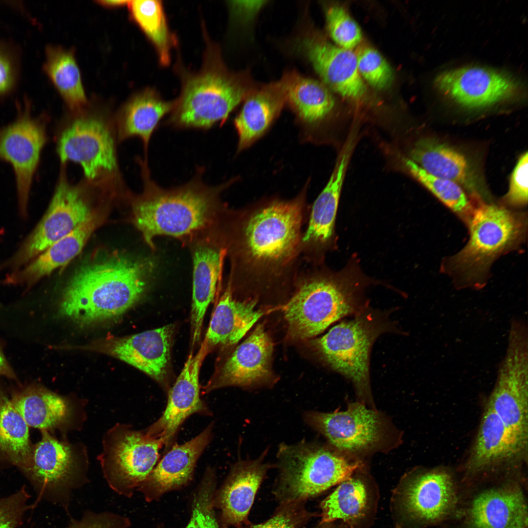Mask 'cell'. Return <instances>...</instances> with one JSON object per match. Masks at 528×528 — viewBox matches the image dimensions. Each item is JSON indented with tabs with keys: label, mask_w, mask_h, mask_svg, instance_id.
Masks as SVG:
<instances>
[{
	"label": "cell",
	"mask_w": 528,
	"mask_h": 528,
	"mask_svg": "<svg viewBox=\"0 0 528 528\" xmlns=\"http://www.w3.org/2000/svg\"><path fill=\"white\" fill-rule=\"evenodd\" d=\"M128 3L133 18L155 47L161 64L167 66L172 41L161 1L131 0Z\"/></svg>",
	"instance_id": "obj_39"
},
{
	"label": "cell",
	"mask_w": 528,
	"mask_h": 528,
	"mask_svg": "<svg viewBox=\"0 0 528 528\" xmlns=\"http://www.w3.org/2000/svg\"><path fill=\"white\" fill-rule=\"evenodd\" d=\"M459 497L451 475L441 470L415 475L404 485L402 505L412 520L426 525L436 524L451 516Z\"/></svg>",
	"instance_id": "obj_22"
},
{
	"label": "cell",
	"mask_w": 528,
	"mask_h": 528,
	"mask_svg": "<svg viewBox=\"0 0 528 528\" xmlns=\"http://www.w3.org/2000/svg\"><path fill=\"white\" fill-rule=\"evenodd\" d=\"M273 343L262 325L236 349L204 387L206 393L228 386L247 387L269 375Z\"/></svg>",
	"instance_id": "obj_25"
},
{
	"label": "cell",
	"mask_w": 528,
	"mask_h": 528,
	"mask_svg": "<svg viewBox=\"0 0 528 528\" xmlns=\"http://www.w3.org/2000/svg\"><path fill=\"white\" fill-rule=\"evenodd\" d=\"M528 153L518 159L511 174L508 190L504 197V202L512 207H521L528 203Z\"/></svg>",
	"instance_id": "obj_45"
},
{
	"label": "cell",
	"mask_w": 528,
	"mask_h": 528,
	"mask_svg": "<svg viewBox=\"0 0 528 528\" xmlns=\"http://www.w3.org/2000/svg\"><path fill=\"white\" fill-rule=\"evenodd\" d=\"M88 460L86 446L59 440L42 431V439L32 449L31 466L27 474L39 499L60 506L69 513L74 490L88 481Z\"/></svg>",
	"instance_id": "obj_10"
},
{
	"label": "cell",
	"mask_w": 528,
	"mask_h": 528,
	"mask_svg": "<svg viewBox=\"0 0 528 528\" xmlns=\"http://www.w3.org/2000/svg\"><path fill=\"white\" fill-rule=\"evenodd\" d=\"M463 517V528H528L527 499L516 484L490 488L473 497Z\"/></svg>",
	"instance_id": "obj_24"
},
{
	"label": "cell",
	"mask_w": 528,
	"mask_h": 528,
	"mask_svg": "<svg viewBox=\"0 0 528 528\" xmlns=\"http://www.w3.org/2000/svg\"><path fill=\"white\" fill-rule=\"evenodd\" d=\"M306 188L291 199L273 198L227 209L219 229L230 262L227 284L233 292L294 287L303 260Z\"/></svg>",
	"instance_id": "obj_1"
},
{
	"label": "cell",
	"mask_w": 528,
	"mask_h": 528,
	"mask_svg": "<svg viewBox=\"0 0 528 528\" xmlns=\"http://www.w3.org/2000/svg\"><path fill=\"white\" fill-rule=\"evenodd\" d=\"M435 86L458 104L468 108L489 106L513 96L518 85L492 69L466 66L446 70L435 78Z\"/></svg>",
	"instance_id": "obj_20"
},
{
	"label": "cell",
	"mask_w": 528,
	"mask_h": 528,
	"mask_svg": "<svg viewBox=\"0 0 528 528\" xmlns=\"http://www.w3.org/2000/svg\"><path fill=\"white\" fill-rule=\"evenodd\" d=\"M326 17L329 33L338 46L352 50L360 44L362 37L361 29L343 7H330Z\"/></svg>",
	"instance_id": "obj_42"
},
{
	"label": "cell",
	"mask_w": 528,
	"mask_h": 528,
	"mask_svg": "<svg viewBox=\"0 0 528 528\" xmlns=\"http://www.w3.org/2000/svg\"><path fill=\"white\" fill-rule=\"evenodd\" d=\"M305 502L282 503L266 521L247 528H300L313 517L305 506Z\"/></svg>",
	"instance_id": "obj_43"
},
{
	"label": "cell",
	"mask_w": 528,
	"mask_h": 528,
	"mask_svg": "<svg viewBox=\"0 0 528 528\" xmlns=\"http://www.w3.org/2000/svg\"><path fill=\"white\" fill-rule=\"evenodd\" d=\"M371 281L356 258L338 271L324 264L301 270L294 293L284 308L290 333L297 338H310L336 321L357 314L368 307L364 291Z\"/></svg>",
	"instance_id": "obj_4"
},
{
	"label": "cell",
	"mask_w": 528,
	"mask_h": 528,
	"mask_svg": "<svg viewBox=\"0 0 528 528\" xmlns=\"http://www.w3.org/2000/svg\"><path fill=\"white\" fill-rule=\"evenodd\" d=\"M351 134L340 153L331 175L310 210L301 242L303 260L310 266L324 264L326 255L336 247L335 222L341 189L355 142Z\"/></svg>",
	"instance_id": "obj_15"
},
{
	"label": "cell",
	"mask_w": 528,
	"mask_h": 528,
	"mask_svg": "<svg viewBox=\"0 0 528 528\" xmlns=\"http://www.w3.org/2000/svg\"><path fill=\"white\" fill-rule=\"evenodd\" d=\"M138 160L143 181L142 192L132 196V222L149 246L155 248L154 239L167 236L187 244L219 225L228 208L222 193L235 179L210 186L202 179L203 169L181 186L164 188L151 177L147 160Z\"/></svg>",
	"instance_id": "obj_2"
},
{
	"label": "cell",
	"mask_w": 528,
	"mask_h": 528,
	"mask_svg": "<svg viewBox=\"0 0 528 528\" xmlns=\"http://www.w3.org/2000/svg\"><path fill=\"white\" fill-rule=\"evenodd\" d=\"M102 220V215L94 210L84 222L50 245L23 269L9 277L7 282L30 285L57 268L65 265L81 251Z\"/></svg>",
	"instance_id": "obj_30"
},
{
	"label": "cell",
	"mask_w": 528,
	"mask_h": 528,
	"mask_svg": "<svg viewBox=\"0 0 528 528\" xmlns=\"http://www.w3.org/2000/svg\"><path fill=\"white\" fill-rule=\"evenodd\" d=\"M30 495L22 486L16 492L0 498V528H18L26 513L33 507Z\"/></svg>",
	"instance_id": "obj_44"
},
{
	"label": "cell",
	"mask_w": 528,
	"mask_h": 528,
	"mask_svg": "<svg viewBox=\"0 0 528 528\" xmlns=\"http://www.w3.org/2000/svg\"><path fill=\"white\" fill-rule=\"evenodd\" d=\"M355 53L358 70L362 79L377 89H385L390 86L393 79L392 69L377 50L363 46Z\"/></svg>",
	"instance_id": "obj_41"
},
{
	"label": "cell",
	"mask_w": 528,
	"mask_h": 528,
	"mask_svg": "<svg viewBox=\"0 0 528 528\" xmlns=\"http://www.w3.org/2000/svg\"><path fill=\"white\" fill-rule=\"evenodd\" d=\"M213 428L214 423H210L190 440L181 444L175 442L140 486L162 493L187 483L198 459L212 440Z\"/></svg>",
	"instance_id": "obj_28"
},
{
	"label": "cell",
	"mask_w": 528,
	"mask_h": 528,
	"mask_svg": "<svg viewBox=\"0 0 528 528\" xmlns=\"http://www.w3.org/2000/svg\"><path fill=\"white\" fill-rule=\"evenodd\" d=\"M102 4L107 6H119L127 3L128 1L126 0H101L100 1Z\"/></svg>",
	"instance_id": "obj_49"
},
{
	"label": "cell",
	"mask_w": 528,
	"mask_h": 528,
	"mask_svg": "<svg viewBox=\"0 0 528 528\" xmlns=\"http://www.w3.org/2000/svg\"><path fill=\"white\" fill-rule=\"evenodd\" d=\"M332 328L314 345L324 360L350 379L359 396H371L370 354L376 339L392 329L387 316L368 307Z\"/></svg>",
	"instance_id": "obj_8"
},
{
	"label": "cell",
	"mask_w": 528,
	"mask_h": 528,
	"mask_svg": "<svg viewBox=\"0 0 528 528\" xmlns=\"http://www.w3.org/2000/svg\"><path fill=\"white\" fill-rule=\"evenodd\" d=\"M299 47L326 85L341 96L357 100L366 87L357 68L355 52L317 37L308 35Z\"/></svg>",
	"instance_id": "obj_23"
},
{
	"label": "cell",
	"mask_w": 528,
	"mask_h": 528,
	"mask_svg": "<svg viewBox=\"0 0 528 528\" xmlns=\"http://www.w3.org/2000/svg\"><path fill=\"white\" fill-rule=\"evenodd\" d=\"M527 448L487 406L467 469L470 473L481 471L498 462L516 458Z\"/></svg>",
	"instance_id": "obj_31"
},
{
	"label": "cell",
	"mask_w": 528,
	"mask_h": 528,
	"mask_svg": "<svg viewBox=\"0 0 528 528\" xmlns=\"http://www.w3.org/2000/svg\"><path fill=\"white\" fill-rule=\"evenodd\" d=\"M174 330V325H168L129 336L110 335L68 348L112 356L144 372L166 389Z\"/></svg>",
	"instance_id": "obj_14"
},
{
	"label": "cell",
	"mask_w": 528,
	"mask_h": 528,
	"mask_svg": "<svg viewBox=\"0 0 528 528\" xmlns=\"http://www.w3.org/2000/svg\"><path fill=\"white\" fill-rule=\"evenodd\" d=\"M265 451L255 460H239L232 467L222 488L220 503L226 521L239 526L247 520L256 493L270 465L265 462Z\"/></svg>",
	"instance_id": "obj_29"
},
{
	"label": "cell",
	"mask_w": 528,
	"mask_h": 528,
	"mask_svg": "<svg viewBox=\"0 0 528 528\" xmlns=\"http://www.w3.org/2000/svg\"><path fill=\"white\" fill-rule=\"evenodd\" d=\"M303 418L309 426L340 450L368 449L375 446L382 436L379 415L360 403H350L344 411H307Z\"/></svg>",
	"instance_id": "obj_18"
},
{
	"label": "cell",
	"mask_w": 528,
	"mask_h": 528,
	"mask_svg": "<svg viewBox=\"0 0 528 528\" xmlns=\"http://www.w3.org/2000/svg\"><path fill=\"white\" fill-rule=\"evenodd\" d=\"M129 519L110 511L95 512L87 510L79 519L72 517L66 528H128Z\"/></svg>",
	"instance_id": "obj_47"
},
{
	"label": "cell",
	"mask_w": 528,
	"mask_h": 528,
	"mask_svg": "<svg viewBox=\"0 0 528 528\" xmlns=\"http://www.w3.org/2000/svg\"><path fill=\"white\" fill-rule=\"evenodd\" d=\"M286 102L281 81L247 97L234 120L238 136V152L249 147L265 133Z\"/></svg>",
	"instance_id": "obj_32"
},
{
	"label": "cell",
	"mask_w": 528,
	"mask_h": 528,
	"mask_svg": "<svg viewBox=\"0 0 528 528\" xmlns=\"http://www.w3.org/2000/svg\"><path fill=\"white\" fill-rule=\"evenodd\" d=\"M281 82L286 102L306 127L313 130L332 110L334 99L328 88L320 82L294 72L286 75Z\"/></svg>",
	"instance_id": "obj_34"
},
{
	"label": "cell",
	"mask_w": 528,
	"mask_h": 528,
	"mask_svg": "<svg viewBox=\"0 0 528 528\" xmlns=\"http://www.w3.org/2000/svg\"><path fill=\"white\" fill-rule=\"evenodd\" d=\"M28 99L16 121L0 132V159L9 162L16 176L21 212L26 211L33 177L46 140L44 124L32 117Z\"/></svg>",
	"instance_id": "obj_16"
},
{
	"label": "cell",
	"mask_w": 528,
	"mask_h": 528,
	"mask_svg": "<svg viewBox=\"0 0 528 528\" xmlns=\"http://www.w3.org/2000/svg\"><path fill=\"white\" fill-rule=\"evenodd\" d=\"M408 158L428 173L456 183L481 202L486 197L469 160L450 146L431 138H421L413 146Z\"/></svg>",
	"instance_id": "obj_26"
},
{
	"label": "cell",
	"mask_w": 528,
	"mask_h": 528,
	"mask_svg": "<svg viewBox=\"0 0 528 528\" xmlns=\"http://www.w3.org/2000/svg\"><path fill=\"white\" fill-rule=\"evenodd\" d=\"M98 456L104 477L117 494L130 497L154 468L164 446L163 441L146 430L116 423L104 434Z\"/></svg>",
	"instance_id": "obj_12"
},
{
	"label": "cell",
	"mask_w": 528,
	"mask_h": 528,
	"mask_svg": "<svg viewBox=\"0 0 528 528\" xmlns=\"http://www.w3.org/2000/svg\"><path fill=\"white\" fill-rule=\"evenodd\" d=\"M399 156L408 172L467 226L476 208L465 191L454 182L428 173L408 157Z\"/></svg>",
	"instance_id": "obj_38"
},
{
	"label": "cell",
	"mask_w": 528,
	"mask_h": 528,
	"mask_svg": "<svg viewBox=\"0 0 528 528\" xmlns=\"http://www.w3.org/2000/svg\"><path fill=\"white\" fill-rule=\"evenodd\" d=\"M245 93L238 80L219 63L210 62L186 80L167 122L180 129L206 130L221 125Z\"/></svg>",
	"instance_id": "obj_9"
},
{
	"label": "cell",
	"mask_w": 528,
	"mask_h": 528,
	"mask_svg": "<svg viewBox=\"0 0 528 528\" xmlns=\"http://www.w3.org/2000/svg\"><path fill=\"white\" fill-rule=\"evenodd\" d=\"M321 524V526L319 527H317V528H331L328 527H327V526H322V524Z\"/></svg>",
	"instance_id": "obj_50"
},
{
	"label": "cell",
	"mask_w": 528,
	"mask_h": 528,
	"mask_svg": "<svg viewBox=\"0 0 528 528\" xmlns=\"http://www.w3.org/2000/svg\"><path fill=\"white\" fill-rule=\"evenodd\" d=\"M62 164L59 180L48 208L17 254L15 264H22L44 251L84 222L95 210L91 194L95 188L85 180L74 184Z\"/></svg>",
	"instance_id": "obj_13"
},
{
	"label": "cell",
	"mask_w": 528,
	"mask_h": 528,
	"mask_svg": "<svg viewBox=\"0 0 528 528\" xmlns=\"http://www.w3.org/2000/svg\"><path fill=\"white\" fill-rule=\"evenodd\" d=\"M193 261L191 341L200 340L207 309L221 279L226 250L219 230L200 236L187 244Z\"/></svg>",
	"instance_id": "obj_19"
},
{
	"label": "cell",
	"mask_w": 528,
	"mask_h": 528,
	"mask_svg": "<svg viewBox=\"0 0 528 528\" xmlns=\"http://www.w3.org/2000/svg\"><path fill=\"white\" fill-rule=\"evenodd\" d=\"M273 494L282 503L302 502L351 478L360 463L313 442L281 443Z\"/></svg>",
	"instance_id": "obj_7"
},
{
	"label": "cell",
	"mask_w": 528,
	"mask_h": 528,
	"mask_svg": "<svg viewBox=\"0 0 528 528\" xmlns=\"http://www.w3.org/2000/svg\"><path fill=\"white\" fill-rule=\"evenodd\" d=\"M11 400L28 426L41 431L58 429L63 436L79 429L86 418V403L39 385L27 387Z\"/></svg>",
	"instance_id": "obj_21"
},
{
	"label": "cell",
	"mask_w": 528,
	"mask_h": 528,
	"mask_svg": "<svg viewBox=\"0 0 528 528\" xmlns=\"http://www.w3.org/2000/svg\"><path fill=\"white\" fill-rule=\"evenodd\" d=\"M44 69L69 107L75 111L81 110L87 100L72 55L58 47H47Z\"/></svg>",
	"instance_id": "obj_36"
},
{
	"label": "cell",
	"mask_w": 528,
	"mask_h": 528,
	"mask_svg": "<svg viewBox=\"0 0 528 528\" xmlns=\"http://www.w3.org/2000/svg\"><path fill=\"white\" fill-rule=\"evenodd\" d=\"M22 70V52L11 39L0 38V99L16 92Z\"/></svg>",
	"instance_id": "obj_40"
},
{
	"label": "cell",
	"mask_w": 528,
	"mask_h": 528,
	"mask_svg": "<svg viewBox=\"0 0 528 528\" xmlns=\"http://www.w3.org/2000/svg\"><path fill=\"white\" fill-rule=\"evenodd\" d=\"M212 474L206 473V479L196 501L191 518L185 528H219L210 500Z\"/></svg>",
	"instance_id": "obj_46"
},
{
	"label": "cell",
	"mask_w": 528,
	"mask_h": 528,
	"mask_svg": "<svg viewBox=\"0 0 528 528\" xmlns=\"http://www.w3.org/2000/svg\"><path fill=\"white\" fill-rule=\"evenodd\" d=\"M32 449L28 425L0 390V452L27 474L31 466Z\"/></svg>",
	"instance_id": "obj_35"
},
{
	"label": "cell",
	"mask_w": 528,
	"mask_h": 528,
	"mask_svg": "<svg viewBox=\"0 0 528 528\" xmlns=\"http://www.w3.org/2000/svg\"><path fill=\"white\" fill-rule=\"evenodd\" d=\"M497 372L487 406L527 446L528 330L523 319L513 318L510 321L506 353Z\"/></svg>",
	"instance_id": "obj_11"
},
{
	"label": "cell",
	"mask_w": 528,
	"mask_h": 528,
	"mask_svg": "<svg viewBox=\"0 0 528 528\" xmlns=\"http://www.w3.org/2000/svg\"><path fill=\"white\" fill-rule=\"evenodd\" d=\"M368 497L364 484L350 478L340 485L320 504L321 523L337 519L352 522L363 517L367 508Z\"/></svg>",
	"instance_id": "obj_37"
},
{
	"label": "cell",
	"mask_w": 528,
	"mask_h": 528,
	"mask_svg": "<svg viewBox=\"0 0 528 528\" xmlns=\"http://www.w3.org/2000/svg\"><path fill=\"white\" fill-rule=\"evenodd\" d=\"M114 120L80 110L64 123L57 141L61 164L72 162L82 169L86 182L114 196L123 182L118 166Z\"/></svg>",
	"instance_id": "obj_6"
},
{
	"label": "cell",
	"mask_w": 528,
	"mask_h": 528,
	"mask_svg": "<svg viewBox=\"0 0 528 528\" xmlns=\"http://www.w3.org/2000/svg\"><path fill=\"white\" fill-rule=\"evenodd\" d=\"M527 226L525 213L480 203L467 225L468 242L457 253L443 260L442 272L452 278L458 289L482 288L493 263L524 242Z\"/></svg>",
	"instance_id": "obj_5"
},
{
	"label": "cell",
	"mask_w": 528,
	"mask_h": 528,
	"mask_svg": "<svg viewBox=\"0 0 528 528\" xmlns=\"http://www.w3.org/2000/svg\"><path fill=\"white\" fill-rule=\"evenodd\" d=\"M209 352L201 344L196 354H190L180 374L168 391L167 405L163 413L145 429L150 435L163 441V453L176 442L179 428L188 417L195 414L211 415L210 409L200 397L199 379L201 366Z\"/></svg>",
	"instance_id": "obj_17"
},
{
	"label": "cell",
	"mask_w": 528,
	"mask_h": 528,
	"mask_svg": "<svg viewBox=\"0 0 528 528\" xmlns=\"http://www.w3.org/2000/svg\"><path fill=\"white\" fill-rule=\"evenodd\" d=\"M257 303L255 299H237L227 284L202 343L209 352L215 347L235 344L245 335L264 314L256 308Z\"/></svg>",
	"instance_id": "obj_27"
},
{
	"label": "cell",
	"mask_w": 528,
	"mask_h": 528,
	"mask_svg": "<svg viewBox=\"0 0 528 528\" xmlns=\"http://www.w3.org/2000/svg\"><path fill=\"white\" fill-rule=\"evenodd\" d=\"M175 101L163 99L154 90H146L134 96L115 120L117 141L136 137L142 141L147 154L150 139L161 120L172 111Z\"/></svg>",
	"instance_id": "obj_33"
},
{
	"label": "cell",
	"mask_w": 528,
	"mask_h": 528,
	"mask_svg": "<svg viewBox=\"0 0 528 528\" xmlns=\"http://www.w3.org/2000/svg\"><path fill=\"white\" fill-rule=\"evenodd\" d=\"M0 376L16 379V374L10 366L0 347Z\"/></svg>",
	"instance_id": "obj_48"
},
{
	"label": "cell",
	"mask_w": 528,
	"mask_h": 528,
	"mask_svg": "<svg viewBox=\"0 0 528 528\" xmlns=\"http://www.w3.org/2000/svg\"><path fill=\"white\" fill-rule=\"evenodd\" d=\"M155 268L153 259L121 255L86 264L64 289L59 312L81 326L119 317L144 296Z\"/></svg>",
	"instance_id": "obj_3"
}]
</instances>
